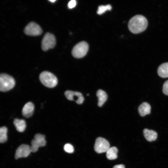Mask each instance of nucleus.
Wrapping results in <instances>:
<instances>
[{
    "mask_svg": "<svg viewBox=\"0 0 168 168\" xmlns=\"http://www.w3.org/2000/svg\"><path fill=\"white\" fill-rule=\"evenodd\" d=\"M148 21L144 16L136 15L129 20L128 27L129 30L133 33L137 34L145 30L148 25Z\"/></svg>",
    "mask_w": 168,
    "mask_h": 168,
    "instance_id": "obj_1",
    "label": "nucleus"
},
{
    "mask_svg": "<svg viewBox=\"0 0 168 168\" xmlns=\"http://www.w3.org/2000/svg\"><path fill=\"white\" fill-rule=\"evenodd\" d=\"M39 79L44 85L50 88L55 87L58 82L56 77L51 72L47 71L42 72L40 75Z\"/></svg>",
    "mask_w": 168,
    "mask_h": 168,
    "instance_id": "obj_2",
    "label": "nucleus"
},
{
    "mask_svg": "<svg viewBox=\"0 0 168 168\" xmlns=\"http://www.w3.org/2000/svg\"><path fill=\"white\" fill-rule=\"evenodd\" d=\"M15 82L13 78L6 73L0 75V90L6 92L12 89L15 86Z\"/></svg>",
    "mask_w": 168,
    "mask_h": 168,
    "instance_id": "obj_3",
    "label": "nucleus"
},
{
    "mask_svg": "<svg viewBox=\"0 0 168 168\" xmlns=\"http://www.w3.org/2000/svg\"><path fill=\"white\" fill-rule=\"evenodd\" d=\"M89 49V45L84 41L78 43L73 48L72 53L73 56L77 58H83L86 54Z\"/></svg>",
    "mask_w": 168,
    "mask_h": 168,
    "instance_id": "obj_4",
    "label": "nucleus"
},
{
    "mask_svg": "<svg viewBox=\"0 0 168 168\" xmlns=\"http://www.w3.org/2000/svg\"><path fill=\"white\" fill-rule=\"evenodd\" d=\"M56 38L52 34L47 32L42 40L41 47L43 50L46 51L50 49L53 48L56 44Z\"/></svg>",
    "mask_w": 168,
    "mask_h": 168,
    "instance_id": "obj_5",
    "label": "nucleus"
},
{
    "mask_svg": "<svg viewBox=\"0 0 168 168\" xmlns=\"http://www.w3.org/2000/svg\"><path fill=\"white\" fill-rule=\"evenodd\" d=\"M44 135L37 133L31 142L30 148L31 152H35L37 151L40 147L44 146L46 144V141Z\"/></svg>",
    "mask_w": 168,
    "mask_h": 168,
    "instance_id": "obj_6",
    "label": "nucleus"
},
{
    "mask_svg": "<svg viewBox=\"0 0 168 168\" xmlns=\"http://www.w3.org/2000/svg\"><path fill=\"white\" fill-rule=\"evenodd\" d=\"M108 141L105 139L98 137L96 140L94 148L95 151L98 153L106 152L110 147Z\"/></svg>",
    "mask_w": 168,
    "mask_h": 168,
    "instance_id": "obj_7",
    "label": "nucleus"
},
{
    "mask_svg": "<svg viewBox=\"0 0 168 168\" xmlns=\"http://www.w3.org/2000/svg\"><path fill=\"white\" fill-rule=\"evenodd\" d=\"M24 32L28 35L36 36L40 35L42 29L37 24L33 22L29 23L25 27Z\"/></svg>",
    "mask_w": 168,
    "mask_h": 168,
    "instance_id": "obj_8",
    "label": "nucleus"
},
{
    "mask_svg": "<svg viewBox=\"0 0 168 168\" xmlns=\"http://www.w3.org/2000/svg\"><path fill=\"white\" fill-rule=\"evenodd\" d=\"M64 94L68 100H74L78 104H82L84 100L82 94L79 92L67 90L65 92Z\"/></svg>",
    "mask_w": 168,
    "mask_h": 168,
    "instance_id": "obj_9",
    "label": "nucleus"
},
{
    "mask_svg": "<svg viewBox=\"0 0 168 168\" xmlns=\"http://www.w3.org/2000/svg\"><path fill=\"white\" fill-rule=\"evenodd\" d=\"M31 152L30 146L26 144H21L16 150L15 154V158L16 159H17L27 157Z\"/></svg>",
    "mask_w": 168,
    "mask_h": 168,
    "instance_id": "obj_10",
    "label": "nucleus"
},
{
    "mask_svg": "<svg viewBox=\"0 0 168 168\" xmlns=\"http://www.w3.org/2000/svg\"><path fill=\"white\" fill-rule=\"evenodd\" d=\"M35 106L34 104L31 102L26 103L23 106L22 111L23 115L26 118L31 117L34 111Z\"/></svg>",
    "mask_w": 168,
    "mask_h": 168,
    "instance_id": "obj_11",
    "label": "nucleus"
},
{
    "mask_svg": "<svg viewBox=\"0 0 168 168\" xmlns=\"http://www.w3.org/2000/svg\"><path fill=\"white\" fill-rule=\"evenodd\" d=\"M151 110L150 105L147 102H143L138 108L139 113L141 116H144L147 114H150Z\"/></svg>",
    "mask_w": 168,
    "mask_h": 168,
    "instance_id": "obj_12",
    "label": "nucleus"
},
{
    "mask_svg": "<svg viewBox=\"0 0 168 168\" xmlns=\"http://www.w3.org/2000/svg\"><path fill=\"white\" fill-rule=\"evenodd\" d=\"M143 133L145 138L148 141H154L157 138V133L154 130L145 128L143 130Z\"/></svg>",
    "mask_w": 168,
    "mask_h": 168,
    "instance_id": "obj_13",
    "label": "nucleus"
},
{
    "mask_svg": "<svg viewBox=\"0 0 168 168\" xmlns=\"http://www.w3.org/2000/svg\"><path fill=\"white\" fill-rule=\"evenodd\" d=\"M158 75L162 78L168 77V62L161 64L158 67L157 70Z\"/></svg>",
    "mask_w": 168,
    "mask_h": 168,
    "instance_id": "obj_14",
    "label": "nucleus"
},
{
    "mask_svg": "<svg viewBox=\"0 0 168 168\" xmlns=\"http://www.w3.org/2000/svg\"><path fill=\"white\" fill-rule=\"evenodd\" d=\"M96 96L98 99V105L99 107H101L107 100V95L105 91L100 89L97 91Z\"/></svg>",
    "mask_w": 168,
    "mask_h": 168,
    "instance_id": "obj_15",
    "label": "nucleus"
},
{
    "mask_svg": "<svg viewBox=\"0 0 168 168\" xmlns=\"http://www.w3.org/2000/svg\"><path fill=\"white\" fill-rule=\"evenodd\" d=\"M13 124L16 130L20 132H23L26 127V122L23 119H15L14 120Z\"/></svg>",
    "mask_w": 168,
    "mask_h": 168,
    "instance_id": "obj_16",
    "label": "nucleus"
},
{
    "mask_svg": "<svg viewBox=\"0 0 168 168\" xmlns=\"http://www.w3.org/2000/svg\"><path fill=\"white\" fill-rule=\"evenodd\" d=\"M117 148L113 147H110L106 152V156L107 159L110 160L116 159L117 157Z\"/></svg>",
    "mask_w": 168,
    "mask_h": 168,
    "instance_id": "obj_17",
    "label": "nucleus"
},
{
    "mask_svg": "<svg viewBox=\"0 0 168 168\" xmlns=\"http://www.w3.org/2000/svg\"><path fill=\"white\" fill-rule=\"evenodd\" d=\"M7 129L5 126H2L0 128V142L3 143L7 140Z\"/></svg>",
    "mask_w": 168,
    "mask_h": 168,
    "instance_id": "obj_18",
    "label": "nucleus"
},
{
    "mask_svg": "<svg viewBox=\"0 0 168 168\" xmlns=\"http://www.w3.org/2000/svg\"><path fill=\"white\" fill-rule=\"evenodd\" d=\"M112 7L110 5H107L105 6H100L98 9L97 13L98 15H101L107 10H110Z\"/></svg>",
    "mask_w": 168,
    "mask_h": 168,
    "instance_id": "obj_19",
    "label": "nucleus"
},
{
    "mask_svg": "<svg viewBox=\"0 0 168 168\" xmlns=\"http://www.w3.org/2000/svg\"><path fill=\"white\" fill-rule=\"evenodd\" d=\"M64 151L68 153H72L74 151L73 146L69 143L66 144L64 146Z\"/></svg>",
    "mask_w": 168,
    "mask_h": 168,
    "instance_id": "obj_20",
    "label": "nucleus"
},
{
    "mask_svg": "<svg viewBox=\"0 0 168 168\" xmlns=\"http://www.w3.org/2000/svg\"><path fill=\"white\" fill-rule=\"evenodd\" d=\"M162 91L164 94L168 95V80L164 82L163 84Z\"/></svg>",
    "mask_w": 168,
    "mask_h": 168,
    "instance_id": "obj_21",
    "label": "nucleus"
},
{
    "mask_svg": "<svg viewBox=\"0 0 168 168\" xmlns=\"http://www.w3.org/2000/svg\"><path fill=\"white\" fill-rule=\"evenodd\" d=\"M76 5V1L75 0H72L68 2V7L69 8L72 9L75 7Z\"/></svg>",
    "mask_w": 168,
    "mask_h": 168,
    "instance_id": "obj_22",
    "label": "nucleus"
},
{
    "mask_svg": "<svg viewBox=\"0 0 168 168\" xmlns=\"http://www.w3.org/2000/svg\"><path fill=\"white\" fill-rule=\"evenodd\" d=\"M113 168H125V166L123 164L118 165L114 166Z\"/></svg>",
    "mask_w": 168,
    "mask_h": 168,
    "instance_id": "obj_23",
    "label": "nucleus"
},
{
    "mask_svg": "<svg viewBox=\"0 0 168 168\" xmlns=\"http://www.w3.org/2000/svg\"><path fill=\"white\" fill-rule=\"evenodd\" d=\"M49 1L51 2H54L56 1V0H49Z\"/></svg>",
    "mask_w": 168,
    "mask_h": 168,
    "instance_id": "obj_24",
    "label": "nucleus"
}]
</instances>
